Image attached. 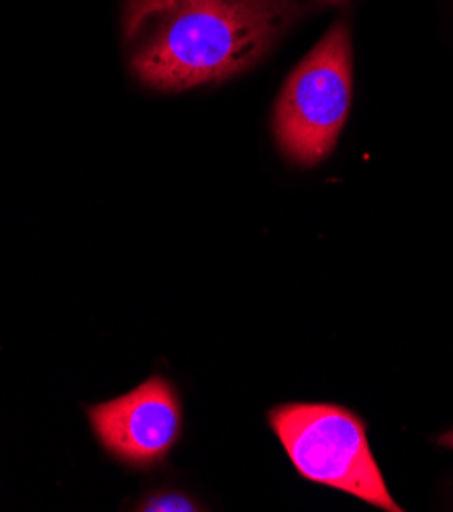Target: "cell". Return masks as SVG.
Instances as JSON below:
<instances>
[{
	"instance_id": "6da1fadb",
	"label": "cell",
	"mask_w": 453,
	"mask_h": 512,
	"mask_svg": "<svg viewBox=\"0 0 453 512\" xmlns=\"http://www.w3.org/2000/svg\"><path fill=\"white\" fill-rule=\"evenodd\" d=\"M298 15L294 0H123V41L141 84L176 92L249 70Z\"/></svg>"
},
{
	"instance_id": "7a4b0ae2",
	"label": "cell",
	"mask_w": 453,
	"mask_h": 512,
	"mask_svg": "<svg viewBox=\"0 0 453 512\" xmlns=\"http://www.w3.org/2000/svg\"><path fill=\"white\" fill-rule=\"evenodd\" d=\"M270 425L302 478L398 512L370 451L364 423L333 404H284Z\"/></svg>"
},
{
	"instance_id": "3957f363",
	"label": "cell",
	"mask_w": 453,
	"mask_h": 512,
	"mask_svg": "<svg viewBox=\"0 0 453 512\" xmlns=\"http://www.w3.org/2000/svg\"><path fill=\"white\" fill-rule=\"evenodd\" d=\"M351 102V41L335 23L286 80L274 109V135L286 158L317 166L333 151Z\"/></svg>"
},
{
	"instance_id": "277c9868",
	"label": "cell",
	"mask_w": 453,
	"mask_h": 512,
	"mask_svg": "<svg viewBox=\"0 0 453 512\" xmlns=\"http://www.w3.org/2000/svg\"><path fill=\"white\" fill-rule=\"evenodd\" d=\"M94 435L129 466H151L180 437L182 411L178 396L162 376L149 378L135 390L96 404L88 411Z\"/></svg>"
},
{
	"instance_id": "5b68a950",
	"label": "cell",
	"mask_w": 453,
	"mask_h": 512,
	"mask_svg": "<svg viewBox=\"0 0 453 512\" xmlns=\"http://www.w3.org/2000/svg\"><path fill=\"white\" fill-rule=\"evenodd\" d=\"M141 510H196L194 504L180 496V494H164V496H154Z\"/></svg>"
},
{
	"instance_id": "8992f818",
	"label": "cell",
	"mask_w": 453,
	"mask_h": 512,
	"mask_svg": "<svg viewBox=\"0 0 453 512\" xmlns=\"http://www.w3.org/2000/svg\"><path fill=\"white\" fill-rule=\"evenodd\" d=\"M439 443H441V445H445V447H451V449H453V431L445 433V435L439 439Z\"/></svg>"
},
{
	"instance_id": "52a82bcc",
	"label": "cell",
	"mask_w": 453,
	"mask_h": 512,
	"mask_svg": "<svg viewBox=\"0 0 453 512\" xmlns=\"http://www.w3.org/2000/svg\"><path fill=\"white\" fill-rule=\"evenodd\" d=\"M327 3H339V0H327Z\"/></svg>"
}]
</instances>
